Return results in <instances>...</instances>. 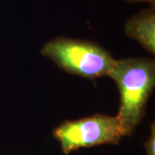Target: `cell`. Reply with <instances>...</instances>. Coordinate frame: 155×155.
<instances>
[{
  "mask_svg": "<svg viewBox=\"0 0 155 155\" xmlns=\"http://www.w3.org/2000/svg\"><path fill=\"white\" fill-rule=\"evenodd\" d=\"M146 147L147 155H155V126L154 122L151 125V131H150L149 138L144 144Z\"/></svg>",
  "mask_w": 155,
  "mask_h": 155,
  "instance_id": "5",
  "label": "cell"
},
{
  "mask_svg": "<svg viewBox=\"0 0 155 155\" xmlns=\"http://www.w3.org/2000/svg\"><path fill=\"white\" fill-rule=\"evenodd\" d=\"M108 76L115 81L120 93L116 118L124 136L130 135L144 117L155 87V61L148 58L116 60Z\"/></svg>",
  "mask_w": 155,
  "mask_h": 155,
  "instance_id": "1",
  "label": "cell"
},
{
  "mask_svg": "<svg viewBox=\"0 0 155 155\" xmlns=\"http://www.w3.org/2000/svg\"><path fill=\"white\" fill-rule=\"evenodd\" d=\"M126 2L127 3H131V4H134V3H135V0H125Z\"/></svg>",
  "mask_w": 155,
  "mask_h": 155,
  "instance_id": "7",
  "label": "cell"
},
{
  "mask_svg": "<svg viewBox=\"0 0 155 155\" xmlns=\"http://www.w3.org/2000/svg\"><path fill=\"white\" fill-rule=\"evenodd\" d=\"M127 37L135 40L148 53L155 54V10L154 7L143 9L124 24Z\"/></svg>",
  "mask_w": 155,
  "mask_h": 155,
  "instance_id": "4",
  "label": "cell"
},
{
  "mask_svg": "<svg viewBox=\"0 0 155 155\" xmlns=\"http://www.w3.org/2000/svg\"><path fill=\"white\" fill-rule=\"evenodd\" d=\"M65 154L73 151L105 144L116 145L124 136L116 116L104 114L66 121L54 130Z\"/></svg>",
  "mask_w": 155,
  "mask_h": 155,
  "instance_id": "3",
  "label": "cell"
},
{
  "mask_svg": "<svg viewBox=\"0 0 155 155\" xmlns=\"http://www.w3.org/2000/svg\"><path fill=\"white\" fill-rule=\"evenodd\" d=\"M135 3H148L151 7H154L155 0H135Z\"/></svg>",
  "mask_w": 155,
  "mask_h": 155,
  "instance_id": "6",
  "label": "cell"
},
{
  "mask_svg": "<svg viewBox=\"0 0 155 155\" xmlns=\"http://www.w3.org/2000/svg\"><path fill=\"white\" fill-rule=\"evenodd\" d=\"M41 54L64 72L90 79L108 76L116 61L96 42L66 37L48 41Z\"/></svg>",
  "mask_w": 155,
  "mask_h": 155,
  "instance_id": "2",
  "label": "cell"
}]
</instances>
